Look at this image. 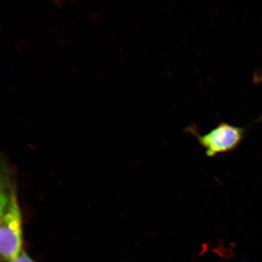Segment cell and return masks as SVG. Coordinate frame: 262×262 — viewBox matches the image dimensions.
I'll list each match as a JSON object with an SVG mask.
<instances>
[{
    "mask_svg": "<svg viewBox=\"0 0 262 262\" xmlns=\"http://www.w3.org/2000/svg\"><path fill=\"white\" fill-rule=\"evenodd\" d=\"M5 166L2 169L0 190V253L11 261L21 253L22 217L14 181Z\"/></svg>",
    "mask_w": 262,
    "mask_h": 262,
    "instance_id": "obj_1",
    "label": "cell"
},
{
    "mask_svg": "<svg viewBox=\"0 0 262 262\" xmlns=\"http://www.w3.org/2000/svg\"><path fill=\"white\" fill-rule=\"evenodd\" d=\"M186 130L196 137L208 157H214L237 148L244 139L245 132L244 127L225 122L219 123L214 128L204 135L199 134L194 126H189Z\"/></svg>",
    "mask_w": 262,
    "mask_h": 262,
    "instance_id": "obj_2",
    "label": "cell"
},
{
    "mask_svg": "<svg viewBox=\"0 0 262 262\" xmlns=\"http://www.w3.org/2000/svg\"><path fill=\"white\" fill-rule=\"evenodd\" d=\"M257 78L258 81L262 82V75H261V76H258Z\"/></svg>",
    "mask_w": 262,
    "mask_h": 262,
    "instance_id": "obj_4",
    "label": "cell"
},
{
    "mask_svg": "<svg viewBox=\"0 0 262 262\" xmlns=\"http://www.w3.org/2000/svg\"><path fill=\"white\" fill-rule=\"evenodd\" d=\"M9 262H34L32 260V258L25 253V252H21V253L18 255L17 257L14 258Z\"/></svg>",
    "mask_w": 262,
    "mask_h": 262,
    "instance_id": "obj_3",
    "label": "cell"
}]
</instances>
